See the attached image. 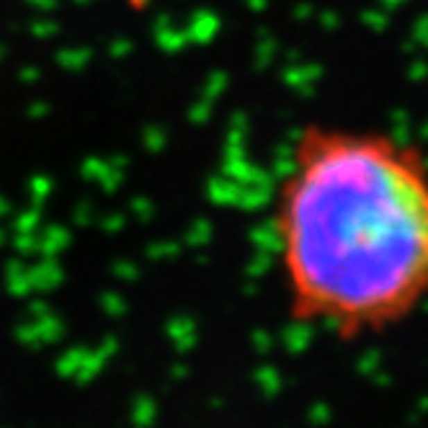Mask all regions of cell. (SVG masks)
Returning <instances> with one entry per match:
<instances>
[{"mask_svg":"<svg viewBox=\"0 0 428 428\" xmlns=\"http://www.w3.org/2000/svg\"><path fill=\"white\" fill-rule=\"evenodd\" d=\"M268 232L292 323L343 343L400 328L428 307V155L384 129L310 121Z\"/></svg>","mask_w":428,"mask_h":428,"instance_id":"obj_1","label":"cell"},{"mask_svg":"<svg viewBox=\"0 0 428 428\" xmlns=\"http://www.w3.org/2000/svg\"><path fill=\"white\" fill-rule=\"evenodd\" d=\"M28 279L26 273H24V268H21V264L19 261H10V266H8V271H6V284H8V289H10V294H26L28 292Z\"/></svg>","mask_w":428,"mask_h":428,"instance_id":"obj_2","label":"cell"},{"mask_svg":"<svg viewBox=\"0 0 428 428\" xmlns=\"http://www.w3.org/2000/svg\"><path fill=\"white\" fill-rule=\"evenodd\" d=\"M6 214H8V201L0 196V219L6 217Z\"/></svg>","mask_w":428,"mask_h":428,"instance_id":"obj_3","label":"cell"},{"mask_svg":"<svg viewBox=\"0 0 428 428\" xmlns=\"http://www.w3.org/2000/svg\"><path fill=\"white\" fill-rule=\"evenodd\" d=\"M34 70H24V73H21V78H24V80H34Z\"/></svg>","mask_w":428,"mask_h":428,"instance_id":"obj_4","label":"cell"},{"mask_svg":"<svg viewBox=\"0 0 428 428\" xmlns=\"http://www.w3.org/2000/svg\"><path fill=\"white\" fill-rule=\"evenodd\" d=\"M6 237H8V235H6V232H3V230H0V246H3V243H6Z\"/></svg>","mask_w":428,"mask_h":428,"instance_id":"obj_5","label":"cell"},{"mask_svg":"<svg viewBox=\"0 0 428 428\" xmlns=\"http://www.w3.org/2000/svg\"><path fill=\"white\" fill-rule=\"evenodd\" d=\"M0 55H3V46H0Z\"/></svg>","mask_w":428,"mask_h":428,"instance_id":"obj_6","label":"cell"}]
</instances>
